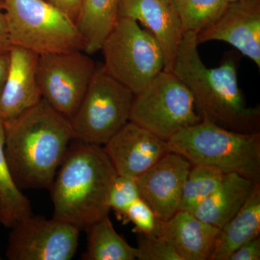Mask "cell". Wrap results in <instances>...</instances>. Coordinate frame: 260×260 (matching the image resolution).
Returning <instances> with one entry per match:
<instances>
[{
  "label": "cell",
  "instance_id": "obj_1",
  "mask_svg": "<svg viewBox=\"0 0 260 260\" xmlns=\"http://www.w3.org/2000/svg\"><path fill=\"white\" fill-rule=\"evenodd\" d=\"M3 123L5 157L19 189H50L74 140L70 119L42 99Z\"/></svg>",
  "mask_w": 260,
  "mask_h": 260
},
{
  "label": "cell",
  "instance_id": "obj_2",
  "mask_svg": "<svg viewBox=\"0 0 260 260\" xmlns=\"http://www.w3.org/2000/svg\"><path fill=\"white\" fill-rule=\"evenodd\" d=\"M198 46L196 34L184 32L172 73L191 92L202 120L238 133L259 132L260 108L246 104L235 58L229 56L218 68H208Z\"/></svg>",
  "mask_w": 260,
  "mask_h": 260
},
{
  "label": "cell",
  "instance_id": "obj_3",
  "mask_svg": "<svg viewBox=\"0 0 260 260\" xmlns=\"http://www.w3.org/2000/svg\"><path fill=\"white\" fill-rule=\"evenodd\" d=\"M75 140L51 186L52 218L85 231L109 215V190L117 174L102 146Z\"/></svg>",
  "mask_w": 260,
  "mask_h": 260
},
{
  "label": "cell",
  "instance_id": "obj_4",
  "mask_svg": "<svg viewBox=\"0 0 260 260\" xmlns=\"http://www.w3.org/2000/svg\"><path fill=\"white\" fill-rule=\"evenodd\" d=\"M167 142L172 152L192 165L260 182V132L238 133L202 120L181 129Z\"/></svg>",
  "mask_w": 260,
  "mask_h": 260
},
{
  "label": "cell",
  "instance_id": "obj_5",
  "mask_svg": "<svg viewBox=\"0 0 260 260\" xmlns=\"http://www.w3.org/2000/svg\"><path fill=\"white\" fill-rule=\"evenodd\" d=\"M11 46L38 55L85 50L76 25L47 0H4Z\"/></svg>",
  "mask_w": 260,
  "mask_h": 260
},
{
  "label": "cell",
  "instance_id": "obj_6",
  "mask_svg": "<svg viewBox=\"0 0 260 260\" xmlns=\"http://www.w3.org/2000/svg\"><path fill=\"white\" fill-rule=\"evenodd\" d=\"M101 50L108 74L135 95L164 70V54L156 39L132 18L119 17Z\"/></svg>",
  "mask_w": 260,
  "mask_h": 260
},
{
  "label": "cell",
  "instance_id": "obj_7",
  "mask_svg": "<svg viewBox=\"0 0 260 260\" xmlns=\"http://www.w3.org/2000/svg\"><path fill=\"white\" fill-rule=\"evenodd\" d=\"M201 121L189 89L164 70L135 95L129 116V121L165 141Z\"/></svg>",
  "mask_w": 260,
  "mask_h": 260
},
{
  "label": "cell",
  "instance_id": "obj_8",
  "mask_svg": "<svg viewBox=\"0 0 260 260\" xmlns=\"http://www.w3.org/2000/svg\"><path fill=\"white\" fill-rule=\"evenodd\" d=\"M135 95L96 67L86 93L70 119L74 139L104 146L129 121Z\"/></svg>",
  "mask_w": 260,
  "mask_h": 260
},
{
  "label": "cell",
  "instance_id": "obj_9",
  "mask_svg": "<svg viewBox=\"0 0 260 260\" xmlns=\"http://www.w3.org/2000/svg\"><path fill=\"white\" fill-rule=\"evenodd\" d=\"M96 67L83 50L39 55L37 76L42 99L70 120L86 93Z\"/></svg>",
  "mask_w": 260,
  "mask_h": 260
},
{
  "label": "cell",
  "instance_id": "obj_10",
  "mask_svg": "<svg viewBox=\"0 0 260 260\" xmlns=\"http://www.w3.org/2000/svg\"><path fill=\"white\" fill-rule=\"evenodd\" d=\"M11 229L10 260H70L78 250L79 229L53 218L32 215Z\"/></svg>",
  "mask_w": 260,
  "mask_h": 260
},
{
  "label": "cell",
  "instance_id": "obj_11",
  "mask_svg": "<svg viewBox=\"0 0 260 260\" xmlns=\"http://www.w3.org/2000/svg\"><path fill=\"white\" fill-rule=\"evenodd\" d=\"M191 167L180 154L170 152L135 179L140 198L160 220H169L179 211L183 187Z\"/></svg>",
  "mask_w": 260,
  "mask_h": 260
},
{
  "label": "cell",
  "instance_id": "obj_12",
  "mask_svg": "<svg viewBox=\"0 0 260 260\" xmlns=\"http://www.w3.org/2000/svg\"><path fill=\"white\" fill-rule=\"evenodd\" d=\"M116 174L136 179L167 153L169 143L129 121L104 146Z\"/></svg>",
  "mask_w": 260,
  "mask_h": 260
},
{
  "label": "cell",
  "instance_id": "obj_13",
  "mask_svg": "<svg viewBox=\"0 0 260 260\" xmlns=\"http://www.w3.org/2000/svg\"><path fill=\"white\" fill-rule=\"evenodd\" d=\"M210 41L231 44L260 68V0L229 3L220 18L197 34L198 45Z\"/></svg>",
  "mask_w": 260,
  "mask_h": 260
},
{
  "label": "cell",
  "instance_id": "obj_14",
  "mask_svg": "<svg viewBox=\"0 0 260 260\" xmlns=\"http://www.w3.org/2000/svg\"><path fill=\"white\" fill-rule=\"evenodd\" d=\"M119 17L140 22L161 48L164 71L172 72L182 41V28L172 0H120Z\"/></svg>",
  "mask_w": 260,
  "mask_h": 260
},
{
  "label": "cell",
  "instance_id": "obj_15",
  "mask_svg": "<svg viewBox=\"0 0 260 260\" xmlns=\"http://www.w3.org/2000/svg\"><path fill=\"white\" fill-rule=\"evenodd\" d=\"M10 67L0 96V119L13 120L42 99L38 81L39 55L28 49L12 46Z\"/></svg>",
  "mask_w": 260,
  "mask_h": 260
},
{
  "label": "cell",
  "instance_id": "obj_16",
  "mask_svg": "<svg viewBox=\"0 0 260 260\" xmlns=\"http://www.w3.org/2000/svg\"><path fill=\"white\" fill-rule=\"evenodd\" d=\"M220 232L194 214L179 210L172 218L160 220L158 237L162 238L182 260L209 259Z\"/></svg>",
  "mask_w": 260,
  "mask_h": 260
},
{
  "label": "cell",
  "instance_id": "obj_17",
  "mask_svg": "<svg viewBox=\"0 0 260 260\" xmlns=\"http://www.w3.org/2000/svg\"><path fill=\"white\" fill-rule=\"evenodd\" d=\"M259 234L260 182H256L242 208L220 229L209 259L229 260L239 246Z\"/></svg>",
  "mask_w": 260,
  "mask_h": 260
},
{
  "label": "cell",
  "instance_id": "obj_18",
  "mask_svg": "<svg viewBox=\"0 0 260 260\" xmlns=\"http://www.w3.org/2000/svg\"><path fill=\"white\" fill-rule=\"evenodd\" d=\"M255 183L234 173L225 174L220 185L193 214L200 220L220 229L242 208Z\"/></svg>",
  "mask_w": 260,
  "mask_h": 260
},
{
  "label": "cell",
  "instance_id": "obj_19",
  "mask_svg": "<svg viewBox=\"0 0 260 260\" xmlns=\"http://www.w3.org/2000/svg\"><path fill=\"white\" fill-rule=\"evenodd\" d=\"M120 0H83L76 26L85 43V53L93 54L119 20Z\"/></svg>",
  "mask_w": 260,
  "mask_h": 260
},
{
  "label": "cell",
  "instance_id": "obj_20",
  "mask_svg": "<svg viewBox=\"0 0 260 260\" xmlns=\"http://www.w3.org/2000/svg\"><path fill=\"white\" fill-rule=\"evenodd\" d=\"M5 125L0 119V224L12 229L31 216V203L15 184L5 154Z\"/></svg>",
  "mask_w": 260,
  "mask_h": 260
},
{
  "label": "cell",
  "instance_id": "obj_21",
  "mask_svg": "<svg viewBox=\"0 0 260 260\" xmlns=\"http://www.w3.org/2000/svg\"><path fill=\"white\" fill-rule=\"evenodd\" d=\"M86 251L82 255L85 260H134L133 247L116 232L109 215L88 228Z\"/></svg>",
  "mask_w": 260,
  "mask_h": 260
},
{
  "label": "cell",
  "instance_id": "obj_22",
  "mask_svg": "<svg viewBox=\"0 0 260 260\" xmlns=\"http://www.w3.org/2000/svg\"><path fill=\"white\" fill-rule=\"evenodd\" d=\"M183 32L198 34L215 23L226 8V0H172Z\"/></svg>",
  "mask_w": 260,
  "mask_h": 260
},
{
  "label": "cell",
  "instance_id": "obj_23",
  "mask_svg": "<svg viewBox=\"0 0 260 260\" xmlns=\"http://www.w3.org/2000/svg\"><path fill=\"white\" fill-rule=\"evenodd\" d=\"M225 174L201 165H192L183 187L179 210L193 213L220 185Z\"/></svg>",
  "mask_w": 260,
  "mask_h": 260
},
{
  "label": "cell",
  "instance_id": "obj_24",
  "mask_svg": "<svg viewBox=\"0 0 260 260\" xmlns=\"http://www.w3.org/2000/svg\"><path fill=\"white\" fill-rule=\"evenodd\" d=\"M140 198L135 179L116 175L109 190L108 203L119 220H124L130 206Z\"/></svg>",
  "mask_w": 260,
  "mask_h": 260
},
{
  "label": "cell",
  "instance_id": "obj_25",
  "mask_svg": "<svg viewBox=\"0 0 260 260\" xmlns=\"http://www.w3.org/2000/svg\"><path fill=\"white\" fill-rule=\"evenodd\" d=\"M135 257L139 260H182L170 244L160 237L137 233Z\"/></svg>",
  "mask_w": 260,
  "mask_h": 260
},
{
  "label": "cell",
  "instance_id": "obj_26",
  "mask_svg": "<svg viewBox=\"0 0 260 260\" xmlns=\"http://www.w3.org/2000/svg\"><path fill=\"white\" fill-rule=\"evenodd\" d=\"M123 222L124 223L132 222L134 224L136 233L153 237L159 236L160 220L140 198L130 206Z\"/></svg>",
  "mask_w": 260,
  "mask_h": 260
},
{
  "label": "cell",
  "instance_id": "obj_27",
  "mask_svg": "<svg viewBox=\"0 0 260 260\" xmlns=\"http://www.w3.org/2000/svg\"><path fill=\"white\" fill-rule=\"evenodd\" d=\"M260 237L245 243L234 251L229 260H259Z\"/></svg>",
  "mask_w": 260,
  "mask_h": 260
},
{
  "label": "cell",
  "instance_id": "obj_28",
  "mask_svg": "<svg viewBox=\"0 0 260 260\" xmlns=\"http://www.w3.org/2000/svg\"><path fill=\"white\" fill-rule=\"evenodd\" d=\"M76 25L83 0H47Z\"/></svg>",
  "mask_w": 260,
  "mask_h": 260
},
{
  "label": "cell",
  "instance_id": "obj_29",
  "mask_svg": "<svg viewBox=\"0 0 260 260\" xmlns=\"http://www.w3.org/2000/svg\"><path fill=\"white\" fill-rule=\"evenodd\" d=\"M11 47L5 15L0 13V54L8 52Z\"/></svg>",
  "mask_w": 260,
  "mask_h": 260
},
{
  "label": "cell",
  "instance_id": "obj_30",
  "mask_svg": "<svg viewBox=\"0 0 260 260\" xmlns=\"http://www.w3.org/2000/svg\"><path fill=\"white\" fill-rule=\"evenodd\" d=\"M10 53H1L0 54V96L4 88L5 81L8 77L10 67Z\"/></svg>",
  "mask_w": 260,
  "mask_h": 260
},
{
  "label": "cell",
  "instance_id": "obj_31",
  "mask_svg": "<svg viewBox=\"0 0 260 260\" xmlns=\"http://www.w3.org/2000/svg\"><path fill=\"white\" fill-rule=\"evenodd\" d=\"M4 0H0V13H3L4 10Z\"/></svg>",
  "mask_w": 260,
  "mask_h": 260
},
{
  "label": "cell",
  "instance_id": "obj_32",
  "mask_svg": "<svg viewBox=\"0 0 260 260\" xmlns=\"http://www.w3.org/2000/svg\"><path fill=\"white\" fill-rule=\"evenodd\" d=\"M239 1V0H226L228 3H234V2Z\"/></svg>",
  "mask_w": 260,
  "mask_h": 260
}]
</instances>
